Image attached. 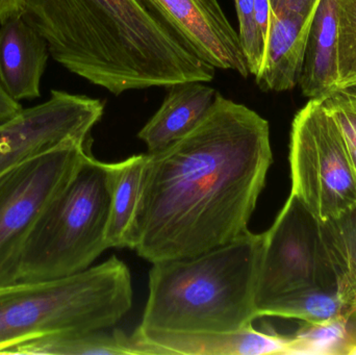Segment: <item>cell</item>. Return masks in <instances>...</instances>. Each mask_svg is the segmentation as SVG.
Segmentation results:
<instances>
[{"mask_svg":"<svg viewBox=\"0 0 356 355\" xmlns=\"http://www.w3.org/2000/svg\"><path fill=\"white\" fill-rule=\"evenodd\" d=\"M145 154L129 243L142 258L197 256L249 231L273 160L269 122L255 110L217 93L194 129Z\"/></svg>","mask_w":356,"mask_h":355,"instance_id":"cell-1","label":"cell"},{"mask_svg":"<svg viewBox=\"0 0 356 355\" xmlns=\"http://www.w3.org/2000/svg\"><path fill=\"white\" fill-rule=\"evenodd\" d=\"M22 17L56 62L113 95L215 77L143 0H25Z\"/></svg>","mask_w":356,"mask_h":355,"instance_id":"cell-2","label":"cell"},{"mask_svg":"<svg viewBox=\"0 0 356 355\" xmlns=\"http://www.w3.org/2000/svg\"><path fill=\"white\" fill-rule=\"evenodd\" d=\"M264 243L265 233L248 231L197 256L154 263L138 329L228 333L252 327Z\"/></svg>","mask_w":356,"mask_h":355,"instance_id":"cell-3","label":"cell"},{"mask_svg":"<svg viewBox=\"0 0 356 355\" xmlns=\"http://www.w3.org/2000/svg\"><path fill=\"white\" fill-rule=\"evenodd\" d=\"M133 306L131 276L117 256L81 272L0 290V352L23 340L114 327Z\"/></svg>","mask_w":356,"mask_h":355,"instance_id":"cell-4","label":"cell"},{"mask_svg":"<svg viewBox=\"0 0 356 355\" xmlns=\"http://www.w3.org/2000/svg\"><path fill=\"white\" fill-rule=\"evenodd\" d=\"M112 164L88 154L38 217L23 246L17 283L51 281L90 268L108 249Z\"/></svg>","mask_w":356,"mask_h":355,"instance_id":"cell-5","label":"cell"},{"mask_svg":"<svg viewBox=\"0 0 356 355\" xmlns=\"http://www.w3.org/2000/svg\"><path fill=\"white\" fill-rule=\"evenodd\" d=\"M292 192L320 222L356 204V172L344 138L318 98L309 100L292 123Z\"/></svg>","mask_w":356,"mask_h":355,"instance_id":"cell-6","label":"cell"},{"mask_svg":"<svg viewBox=\"0 0 356 355\" xmlns=\"http://www.w3.org/2000/svg\"><path fill=\"white\" fill-rule=\"evenodd\" d=\"M69 141L0 172V290L17 285L19 261L39 215L89 152Z\"/></svg>","mask_w":356,"mask_h":355,"instance_id":"cell-7","label":"cell"},{"mask_svg":"<svg viewBox=\"0 0 356 355\" xmlns=\"http://www.w3.org/2000/svg\"><path fill=\"white\" fill-rule=\"evenodd\" d=\"M311 289L338 291L322 245L320 221L291 193L275 222L265 233L257 312L278 298Z\"/></svg>","mask_w":356,"mask_h":355,"instance_id":"cell-8","label":"cell"},{"mask_svg":"<svg viewBox=\"0 0 356 355\" xmlns=\"http://www.w3.org/2000/svg\"><path fill=\"white\" fill-rule=\"evenodd\" d=\"M104 113L100 99L52 90L49 99L0 124V172L67 142H88Z\"/></svg>","mask_w":356,"mask_h":355,"instance_id":"cell-9","label":"cell"},{"mask_svg":"<svg viewBox=\"0 0 356 355\" xmlns=\"http://www.w3.org/2000/svg\"><path fill=\"white\" fill-rule=\"evenodd\" d=\"M216 69L249 76L238 33L218 0H143Z\"/></svg>","mask_w":356,"mask_h":355,"instance_id":"cell-10","label":"cell"},{"mask_svg":"<svg viewBox=\"0 0 356 355\" xmlns=\"http://www.w3.org/2000/svg\"><path fill=\"white\" fill-rule=\"evenodd\" d=\"M320 0H269L270 24L255 83L264 92L298 85L307 33Z\"/></svg>","mask_w":356,"mask_h":355,"instance_id":"cell-11","label":"cell"},{"mask_svg":"<svg viewBox=\"0 0 356 355\" xmlns=\"http://www.w3.org/2000/svg\"><path fill=\"white\" fill-rule=\"evenodd\" d=\"M134 355H261L286 354L288 336L254 329L228 333H186L146 331L137 329L129 337Z\"/></svg>","mask_w":356,"mask_h":355,"instance_id":"cell-12","label":"cell"},{"mask_svg":"<svg viewBox=\"0 0 356 355\" xmlns=\"http://www.w3.org/2000/svg\"><path fill=\"white\" fill-rule=\"evenodd\" d=\"M49 56L47 42L22 15L0 23V83L12 99L41 96Z\"/></svg>","mask_w":356,"mask_h":355,"instance_id":"cell-13","label":"cell"},{"mask_svg":"<svg viewBox=\"0 0 356 355\" xmlns=\"http://www.w3.org/2000/svg\"><path fill=\"white\" fill-rule=\"evenodd\" d=\"M204 81H184L168 88L158 112L144 125L138 138L148 152L170 146L194 129L213 106L218 92Z\"/></svg>","mask_w":356,"mask_h":355,"instance_id":"cell-14","label":"cell"},{"mask_svg":"<svg viewBox=\"0 0 356 355\" xmlns=\"http://www.w3.org/2000/svg\"><path fill=\"white\" fill-rule=\"evenodd\" d=\"M338 0H320L307 33L298 85L314 99L338 87Z\"/></svg>","mask_w":356,"mask_h":355,"instance_id":"cell-15","label":"cell"},{"mask_svg":"<svg viewBox=\"0 0 356 355\" xmlns=\"http://www.w3.org/2000/svg\"><path fill=\"white\" fill-rule=\"evenodd\" d=\"M0 354L19 355H133L129 336L122 331L64 333L23 340L8 346Z\"/></svg>","mask_w":356,"mask_h":355,"instance_id":"cell-16","label":"cell"},{"mask_svg":"<svg viewBox=\"0 0 356 355\" xmlns=\"http://www.w3.org/2000/svg\"><path fill=\"white\" fill-rule=\"evenodd\" d=\"M146 154L112 163V201L106 231L108 248H129L131 233L139 204Z\"/></svg>","mask_w":356,"mask_h":355,"instance_id":"cell-17","label":"cell"},{"mask_svg":"<svg viewBox=\"0 0 356 355\" xmlns=\"http://www.w3.org/2000/svg\"><path fill=\"white\" fill-rule=\"evenodd\" d=\"M320 235L339 294L350 310L356 300V204L340 216L320 222Z\"/></svg>","mask_w":356,"mask_h":355,"instance_id":"cell-18","label":"cell"},{"mask_svg":"<svg viewBox=\"0 0 356 355\" xmlns=\"http://www.w3.org/2000/svg\"><path fill=\"white\" fill-rule=\"evenodd\" d=\"M348 311V304L336 290L311 289L265 304L257 311V316L322 323L340 317L346 318Z\"/></svg>","mask_w":356,"mask_h":355,"instance_id":"cell-19","label":"cell"},{"mask_svg":"<svg viewBox=\"0 0 356 355\" xmlns=\"http://www.w3.org/2000/svg\"><path fill=\"white\" fill-rule=\"evenodd\" d=\"M286 354L348 355L353 346L346 331V318L322 323H305L294 335L288 336Z\"/></svg>","mask_w":356,"mask_h":355,"instance_id":"cell-20","label":"cell"},{"mask_svg":"<svg viewBox=\"0 0 356 355\" xmlns=\"http://www.w3.org/2000/svg\"><path fill=\"white\" fill-rule=\"evenodd\" d=\"M318 99L338 124L356 172V81L334 88Z\"/></svg>","mask_w":356,"mask_h":355,"instance_id":"cell-21","label":"cell"},{"mask_svg":"<svg viewBox=\"0 0 356 355\" xmlns=\"http://www.w3.org/2000/svg\"><path fill=\"white\" fill-rule=\"evenodd\" d=\"M338 87L356 81V0H338Z\"/></svg>","mask_w":356,"mask_h":355,"instance_id":"cell-22","label":"cell"},{"mask_svg":"<svg viewBox=\"0 0 356 355\" xmlns=\"http://www.w3.org/2000/svg\"><path fill=\"white\" fill-rule=\"evenodd\" d=\"M238 19V38L246 58L249 73H259L263 63L265 41L254 18V0H234Z\"/></svg>","mask_w":356,"mask_h":355,"instance_id":"cell-23","label":"cell"},{"mask_svg":"<svg viewBox=\"0 0 356 355\" xmlns=\"http://www.w3.org/2000/svg\"><path fill=\"white\" fill-rule=\"evenodd\" d=\"M254 18L259 33L266 44L270 24L269 0H254Z\"/></svg>","mask_w":356,"mask_h":355,"instance_id":"cell-24","label":"cell"},{"mask_svg":"<svg viewBox=\"0 0 356 355\" xmlns=\"http://www.w3.org/2000/svg\"><path fill=\"white\" fill-rule=\"evenodd\" d=\"M22 108L20 102L12 99L0 83V124L16 116Z\"/></svg>","mask_w":356,"mask_h":355,"instance_id":"cell-25","label":"cell"},{"mask_svg":"<svg viewBox=\"0 0 356 355\" xmlns=\"http://www.w3.org/2000/svg\"><path fill=\"white\" fill-rule=\"evenodd\" d=\"M25 0H0V23L13 17L21 16Z\"/></svg>","mask_w":356,"mask_h":355,"instance_id":"cell-26","label":"cell"},{"mask_svg":"<svg viewBox=\"0 0 356 355\" xmlns=\"http://www.w3.org/2000/svg\"><path fill=\"white\" fill-rule=\"evenodd\" d=\"M346 331L353 346L351 354H356V300L346 315Z\"/></svg>","mask_w":356,"mask_h":355,"instance_id":"cell-27","label":"cell"}]
</instances>
